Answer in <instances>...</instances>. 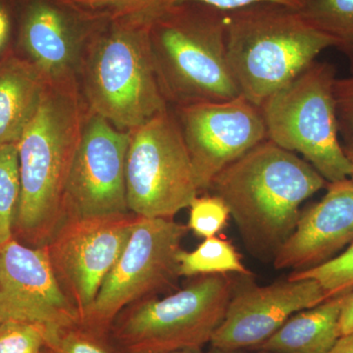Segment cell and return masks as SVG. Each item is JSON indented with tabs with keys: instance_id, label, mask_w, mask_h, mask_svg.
<instances>
[{
	"instance_id": "1",
	"label": "cell",
	"mask_w": 353,
	"mask_h": 353,
	"mask_svg": "<svg viewBox=\"0 0 353 353\" xmlns=\"http://www.w3.org/2000/svg\"><path fill=\"white\" fill-rule=\"evenodd\" d=\"M87 114L75 77L48 82L17 141L21 194L14 233L43 248L63 222L65 190Z\"/></svg>"
},
{
	"instance_id": "2",
	"label": "cell",
	"mask_w": 353,
	"mask_h": 353,
	"mask_svg": "<svg viewBox=\"0 0 353 353\" xmlns=\"http://www.w3.org/2000/svg\"><path fill=\"white\" fill-rule=\"evenodd\" d=\"M327 185L305 159L266 139L221 171L209 190L226 202L250 252L274 259L301 204Z\"/></svg>"
},
{
	"instance_id": "3",
	"label": "cell",
	"mask_w": 353,
	"mask_h": 353,
	"mask_svg": "<svg viewBox=\"0 0 353 353\" xmlns=\"http://www.w3.org/2000/svg\"><path fill=\"white\" fill-rule=\"evenodd\" d=\"M230 68L243 95L260 106L339 44L313 27L301 11L256 4L226 12Z\"/></svg>"
},
{
	"instance_id": "4",
	"label": "cell",
	"mask_w": 353,
	"mask_h": 353,
	"mask_svg": "<svg viewBox=\"0 0 353 353\" xmlns=\"http://www.w3.org/2000/svg\"><path fill=\"white\" fill-rule=\"evenodd\" d=\"M153 59L167 102L179 106L240 97L228 61L226 12L176 4L150 26Z\"/></svg>"
},
{
	"instance_id": "5",
	"label": "cell",
	"mask_w": 353,
	"mask_h": 353,
	"mask_svg": "<svg viewBox=\"0 0 353 353\" xmlns=\"http://www.w3.org/2000/svg\"><path fill=\"white\" fill-rule=\"evenodd\" d=\"M150 26L117 20L90 46L83 63L88 111L130 132L168 108L153 59Z\"/></svg>"
},
{
	"instance_id": "6",
	"label": "cell",
	"mask_w": 353,
	"mask_h": 353,
	"mask_svg": "<svg viewBox=\"0 0 353 353\" xmlns=\"http://www.w3.org/2000/svg\"><path fill=\"white\" fill-rule=\"evenodd\" d=\"M234 287L227 274L199 276L164 299L128 306L114 320L109 336L125 353L201 350L224 319Z\"/></svg>"
},
{
	"instance_id": "7",
	"label": "cell",
	"mask_w": 353,
	"mask_h": 353,
	"mask_svg": "<svg viewBox=\"0 0 353 353\" xmlns=\"http://www.w3.org/2000/svg\"><path fill=\"white\" fill-rule=\"evenodd\" d=\"M336 80L334 65L315 61L259 108L267 139L303 155L329 183L350 178L352 172L339 139Z\"/></svg>"
},
{
	"instance_id": "8",
	"label": "cell",
	"mask_w": 353,
	"mask_h": 353,
	"mask_svg": "<svg viewBox=\"0 0 353 353\" xmlns=\"http://www.w3.org/2000/svg\"><path fill=\"white\" fill-rule=\"evenodd\" d=\"M128 208L143 218L172 219L199 190L176 114L168 108L130 131Z\"/></svg>"
},
{
	"instance_id": "9",
	"label": "cell",
	"mask_w": 353,
	"mask_h": 353,
	"mask_svg": "<svg viewBox=\"0 0 353 353\" xmlns=\"http://www.w3.org/2000/svg\"><path fill=\"white\" fill-rule=\"evenodd\" d=\"M188 231L172 219L139 217L83 324L109 333L121 311L171 287L180 277L178 254Z\"/></svg>"
},
{
	"instance_id": "10",
	"label": "cell",
	"mask_w": 353,
	"mask_h": 353,
	"mask_svg": "<svg viewBox=\"0 0 353 353\" xmlns=\"http://www.w3.org/2000/svg\"><path fill=\"white\" fill-rule=\"evenodd\" d=\"M129 141L130 132L120 131L88 111L65 190L63 222L130 213L126 188Z\"/></svg>"
},
{
	"instance_id": "11",
	"label": "cell",
	"mask_w": 353,
	"mask_h": 353,
	"mask_svg": "<svg viewBox=\"0 0 353 353\" xmlns=\"http://www.w3.org/2000/svg\"><path fill=\"white\" fill-rule=\"evenodd\" d=\"M139 216L65 220L44 246L59 284L81 319L124 250Z\"/></svg>"
},
{
	"instance_id": "12",
	"label": "cell",
	"mask_w": 353,
	"mask_h": 353,
	"mask_svg": "<svg viewBox=\"0 0 353 353\" xmlns=\"http://www.w3.org/2000/svg\"><path fill=\"white\" fill-rule=\"evenodd\" d=\"M199 190L210 189L221 171L267 139L259 106L243 95L176 108Z\"/></svg>"
},
{
	"instance_id": "13",
	"label": "cell",
	"mask_w": 353,
	"mask_h": 353,
	"mask_svg": "<svg viewBox=\"0 0 353 353\" xmlns=\"http://www.w3.org/2000/svg\"><path fill=\"white\" fill-rule=\"evenodd\" d=\"M43 325L48 330L82 322L55 275L46 248L13 238L0 248V322Z\"/></svg>"
},
{
	"instance_id": "14",
	"label": "cell",
	"mask_w": 353,
	"mask_h": 353,
	"mask_svg": "<svg viewBox=\"0 0 353 353\" xmlns=\"http://www.w3.org/2000/svg\"><path fill=\"white\" fill-rule=\"evenodd\" d=\"M328 299L313 279L287 280L233 294L226 314L211 339V347L252 348L275 334L292 315Z\"/></svg>"
},
{
	"instance_id": "15",
	"label": "cell",
	"mask_w": 353,
	"mask_h": 353,
	"mask_svg": "<svg viewBox=\"0 0 353 353\" xmlns=\"http://www.w3.org/2000/svg\"><path fill=\"white\" fill-rule=\"evenodd\" d=\"M324 197L299 216L296 229L274 257L276 269L306 270L353 243V181L327 185Z\"/></svg>"
},
{
	"instance_id": "16",
	"label": "cell",
	"mask_w": 353,
	"mask_h": 353,
	"mask_svg": "<svg viewBox=\"0 0 353 353\" xmlns=\"http://www.w3.org/2000/svg\"><path fill=\"white\" fill-rule=\"evenodd\" d=\"M21 41L32 62L48 82L73 78L79 50L63 13L48 2L28 7L21 28Z\"/></svg>"
},
{
	"instance_id": "17",
	"label": "cell",
	"mask_w": 353,
	"mask_h": 353,
	"mask_svg": "<svg viewBox=\"0 0 353 353\" xmlns=\"http://www.w3.org/2000/svg\"><path fill=\"white\" fill-rule=\"evenodd\" d=\"M48 83L29 60L9 55L0 61V145L17 143Z\"/></svg>"
},
{
	"instance_id": "18",
	"label": "cell",
	"mask_w": 353,
	"mask_h": 353,
	"mask_svg": "<svg viewBox=\"0 0 353 353\" xmlns=\"http://www.w3.org/2000/svg\"><path fill=\"white\" fill-rule=\"evenodd\" d=\"M348 292L299 311L267 339L250 348L274 353H327L341 338V309Z\"/></svg>"
},
{
	"instance_id": "19",
	"label": "cell",
	"mask_w": 353,
	"mask_h": 353,
	"mask_svg": "<svg viewBox=\"0 0 353 353\" xmlns=\"http://www.w3.org/2000/svg\"><path fill=\"white\" fill-rule=\"evenodd\" d=\"M178 260L179 274L185 277L227 273L250 275L233 245L217 236L205 239L192 252L181 250Z\"/></svg>"
},
{
	"instance_id": "20",
	"label": "cell",
	"mask_w": 353,
	"mask_h": 353,
	"mask_svg": "<svg viewBox=\"0 0 353 353\" xmlns=\"http://www.w3.org/2000/svg\"><path fill=\"white\" fill-rule=\"evenodd\" d=\"M301 15L353 54V0H306Z\"/></svg>"
},
{
	"instance_id": "21",
	"label": "cell",
	"mask_w": 353,
	"mask_h": 353,
	"mask_svg": "<svg viewBox=\"0 0 353 353\" xmlns=\"http://www.w3.org/2000/svg\"><path fill=\"white\" fill-rule=\"evenodd\" d=\"M20 194L17 145H0V248L14 238Z\"/></svg>"
},
{
	"instance_id": "22",
	"label": "cell",
	"mask_w": 353,
	"mask_h": 353,
	"mask_svg": "<svg viewBox=\"0 0 353 353\" xmlns=\"http://www.w3.org/2000/svg\"><path fill=\"white\" fill-rule=\"evenodd\" d=\"M70 6L112 19L152 24L174 6V0H64Z\"/></svg>"
},
{
	"instance_id": "23",
	"label": "cell",
	"mask_w": 353,
	"mask_h": 353,
	"mask_svg": "<svg viewBox=\"0 0 353 353\" xmlns=\"http://www.w3.org/2000/svg\"><path fill=\"white\" fill-rule=\"evenodd\" d=\"M46 353H125L109 333L97 331L82 322L63 328L48 329Z\"/></svg>"
},
{
	"instance_id": "24",
	"label": "cell",
	"mask_w": 353,
	"mask_h": 353,
	"mask_svg": "<svg viewBox=\"0 0 353 353\" xmlns=\"http://www.w3.org/2000/svg\"><path fill=\"white\" fill-rule=\"evenodd\" d=\"M289 280L313 279L321 285L328 299L353 290V243L345 252L303 271L292 272Z\"/></svg>"
},
{
	"instance_id": "25",
	"label": "cell",
	"mask_w": 353,
	"mask_h": 353,
	"mask_svg": "<svg viewBox=\"0 0 353 353\" xmlns=\"http://www.w3.org/2000/svg\"><path fill=\"white\" fill-rule=\"evenodd\" d=\"M48 328L21 321L0 322V353H44Z\"/></svg>"
},
{
	"instance_id": "26",
	"label": "cell",
	"mask_w": 353,
	"mask_h": 353,
	"mask_svg": "<svg viewBox=\"0 0 353 353\" xmlns=\"http://www.w3.org/2000/svg\"><path fill=\"white\" fill-rule=\"evenodd\" d=\"M188 228L201 238L219 234L226 226L230 210L226 202L217 196L196 197L190 205Z\"/></svg>"
},
{
	"instance_id": "27",
	"label": "cell",
	"mask_w": 353,
	"mask_h": 353,
	"mask_svg": "<svg viewBox=\"0 0 353 353\" xmlns=\"http://www.w3.org/2000/svg\"><path fill=\"white\" fill-rule=\"evenodd\" d=\"M334 97L339 132L345 146L353 150V76L336 78Z\"/></svg>"
},
{
	"instance_id": "28",
	"label": "cell",
	"mask_w": 353,
	"mask_h": 353,
	"mask_svg": "<svg viewBox=\"0 0 353 353\" xmlns=\"http://www.w3.org/2000/svg\"><path fill=\"white\" fill-rule=\"evenodd\" d=\"M188 2L204 4V6L213 7V8L223 11V12H230V11L238 10V9L245 8V7L264 3L277 4V6L301 10L305 4L306 0H174V6L188 3Z\"/></svg>"
},
{
	"instance_id": "29",
	"label": "cell",
	"mask_w": 353,
	"mask_h": 353,
	"mask_svg": "<svg viewBox=\"0 0 353 353\" xmlns=\"http://www.w3.org/2000/svg\"><path fill=\"white\" fill-rule=\"evenodd\" d=\"M340 330L341 336L353 333V290L348 292L341 309Z\"/></svg>"
},
{
	"instance_id": "30",
	"label": "cell",
	"mask_w": 353,
	"mask_h": 353,
	"mask_svg": "<svg viewBox=\"0 0 353 353\" xmlns=\"http://www.w3.org/2000/svg\"><path fill=\"white\" fill-rule=\"evenodd\" d=\"M11 34V19L8 10L0 2V54L6 50Z\"/></svg>"
},
{
	"instance_id": "31",
	"label": "cell",
	"mask_w": 353,
	"mask_h": 353,
	"mask_svg": "<svg viewBox=\"0 0 353 353\" xmlns=\"http://www.w3.org/2000/svg\"><path fill=\"white\" fill-rule=\"evenodd\" d=\"M327 353H353V333L341 336Z\"/></svg>"
},
{
	"instance_id": "32",
	"label": "cell",
	"mask_w": 353,
	"mask_h": 353,
	"mask_svg": "<svg viewBox=\"0 0 353 353\" xmlns=\"http://www.w3.org/2000/svg\"><path fill=\"white\" fill-rule=\"evenodd\" d=\"M208 353H248L241 352V350H219V348L211 347V350H209ZM250 353H274L269 352H264V350H256V352H250Z\"/></svg>"
},
{
	"instance_id": "33",
	"label": "cell",
	"mask_w": 353,
	"mask_h": 353,
	"mask_svg": "<svg viewBox=\"0 0 353 353\" xmlns=\"http://www.w3.org/2000/svg\"><path fill=\"white\" fill-rule=\"evenodd\" d=\"M345 148V154L350 160V166H352V172H350V178L353 181V150L352 148H347V146H343Z\"/></svg>"
},
{
	"instance_id": "34",
	"label": "cell",
	"mask_w": 353,
	"mask_h": 353,
	"mask_svg": "<svg viewBox=\"0 0 353 353\" xmlns=\"http://www.w3.org/2000/svg\"><path fill=\"white\" fill-rule=\"evenodd\" d=\"M162 353H203L201 350H175V352H162Z\"/></svg>"
},
{
	"instance_id": "35",
	"label": "cell",
	"mask_w": 353,
	"mask_h": 353,
	"mask_svg": "<svg viewBox=\"0 0 353 353\" xmlns=\"http://www.w3.org/2000/svg\"><path fill=\"white\" fill-rule=\"evenodd\" d=\"M44 353H46V352H44Z\"/></svg>"
}]
</instances>
